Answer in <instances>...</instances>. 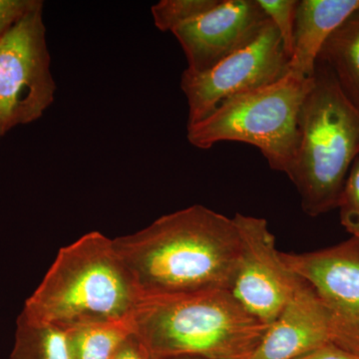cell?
<instances>
[{
  "label": "cell",
  "instance_id": "cell-1",
  "mask_svg": "<svg viewBox=\"0 0 359 359\" xmlns=\"http://www.w3.org/2000/svg\"><path fill=\"white\" fill-rule=\"evenodd\" d=\"M113 245L144 299L230 292L241 241L235 217L193 205L131 235L113 238Z\"/></svg>",
  "mask_w": 359,
  "mask_h": 359
},
{
  "label": "cell",
  "instance_id": "cell-2",
  "mask_svg": "<svg viewBox=\"0 0 359 359\" xmlns=\"http://www.w3.org/2000/svg\"><path fill=\"white\" fill-rule=\"evenodd\" d=\"M130 325L148 359H250L269 328L223 290L144 297Z\"/></svg>",
  "mask_w": 359,
  "mask_h": 359
},
{
  "label": "cell",
  "instance_id": "cell-3",
  "mask_svg": "<svg viewBox=\"0 0 359 359\" xmlns=\"http://www.w3.org/2000/svg\"><path fill=\"white\" fill-rule=\"evenodd\" d=\"M141 301L113 240L91 231L59 250L21 316L68 328L91 321H129Z\"/></svg>",
  "mask_w": 359,
  "mask_h": 359
},
{
  "label": "cell",
  "instance_id": "cell-4",
  "mask_svg": "<svg viewBox=\"0 0 359 359\" xmlns=\"http://www.w3.org/2000/svg\"><path fill=\"white\" fill-rule=\"evenodd\" d=\"M299 141L287 176L306 215L337 209L351 165L359 156V111L332 71L316 62L313 85L299 118Z\"/></svg>",
  "mask_w": 359,
  "mask_h": 359
},
{
  "label": "cell",
  "instance_id": "cell-5",
  "mask_svg": "<svg viewBox=\"0 0 359 359\" xmlns=\"http://www.w3.org/2000/svg\"><path fill=\"white\" fill-rule=\"evenodd\" d=\"M313 85L290 70L273 83L226 99L204 119L188 125L187 139L208 150L219 142H241L261 151L269 166L287 174L299 141V118Z\"/></svg>",
  "mask_w": 359,
  "mask_h": 359
},
{
  "label": "cell",
  "instance_id": "cell-6",
  "mask_svg": "<svg viewBox=\"0 0 359 359\" xmlns=\"http://www.w3.org/2000/svg\"><path fill=\"white\" fill-rule=\"evenodd\" d=\"M42 11L41 1L0 40V137L36 121L53 103L56 84Z\"/></svg>",
  "mask_w": 359,
  "mask_h": 359
},
{
  "label": "cell",
  "instance_id": "cell-7",
  "mask_svg": "<svg viewBox=\"0 0 359 359\" xmlns=\"http://www.w3.org/2000/svg\"><path fill=\"white\" fill-rule=\"evenodd\" d=\"M289 71V56L269 20L252 43L211 69L198 73L184 70L181 88L188 101V125L204 119L226 99L273 83Z\"/></svg>",
  "mask_w": 359,
  "mask_h": 359
},
{
  "label": "cell",
  "instance_id": "cell-8",
  "mask_svg": "<svg viewBox=\"0 0 359 359\" xmlns=\"http://www.w3.org/2000/svg\"><path fill=\"white\" fill-rule=\"evenodd\" d=\"M233 217L241 249L230 292L248 313L269 327L294 294L299 278L276 250L266 219L240 212Z\"/></svg>",
  "mask_w": 359,
  "mask_h": 359
},
{
  "label": "cell",
  "instance_id": "cell-9",
  "mask_svg": "<svg viewBox=\"0 0 359 359\" xmlns=\"http://www.w3.org/2000/svg\"><path fill=\"white\" fill-rule=\"evenodd\" d=\"M328 344L359 355V325L334 313L299 278L250 359H297Z\"/></svg>",
  "mask_w": 359,
  "mask_h": 359
},
{
  "label": "cell",
  "instance_id": "cell-10",
  "mask_svg": "<svg viewBox=\"0 0 359 359\" xmlns=\"http://www.w3.org/2000/svg\"><path fill=\"white\" fill-rule=\"evenodd\" d=\"M269 21L257 0H219L209 11L172 33L185 53L187 70L198 73L252 43Z\"/></svg>",
  "mask_w": 359,
  "mask_h": 359
},
{
  "label": "cell",
  "instance_id": "cell-11",
  "mask_svg": "<svg viewBox=\"0 0 359 359\" xmlns=\"http://www.w3.org/2000/svg\"><path fill=\"white\" fill-rule=\"evenodd\" d=\"M295 276L341 318L359 325V238L313 252H280Z\"/></svg>",
  "mask_w": 359,
  "mask_h": 359
},
{
  "label": "cell",
  "instance_id": "cell-12",
  "mask_svg": "<svg viewBox=\"0 0 359 359\" xmlns=\"http://www.w3.org/2000/svg\"><path fill=\"white\" fill-rule=\"evenodd\" d=\"M359 8V0H301L295 20L290 70L311 77L327 40Z\"/></svg>",
  "mask_w": 359,
  "mask_h": 359
},
{
  "label": "cell",
  "instance_id": "cell-13",
  "mask_svg": "<svg viewBox=\"0 0 359 359\" xmlns=\"http://www.w3.org/2000/svg\"><path fill=\"white\" fill-rule=\"evenodd\" d=\"M318 61L332 71L342 93L359 111V8L330 35Z\"/></svg>",
  "mask_w": 359,
  "mask_h": 359
},
{
  "label": "cell",
  "instance_id": "cell-14",
  "mask_svg": "<svg viewBox=\"0 0 359 359\" xmlns=\"http://www.w3.org/2000/svg\"><path fill=\"white\" fill-rule=\"evenodd\" d=\"M66 332L70 359H112L133 335L129 321H91Z\"/></svg>",
  "mask_w": 359,
  "mask_h": 359
},
{
  "label": "cell",
  "instance_id": "cell-15",
  "mask_svg": "<svg viewBox=\"0 0 359 359\" xmlns=\"http://www.w3.org/2000/svg\"><path fill=\"white\" fill-rule=\"evenodd\" d=\"M9 359H70L67 332L54 325L32 323L20 314Z\"/></svg>",
  "mask_w": 359,
  "mask_h": 359
},
{
  "label": "cell",
  "instance_id": "cell-16",
  "mask_svg": "<svg viewBox=\"0 0 359 359\" xmlns=\"http://www.w3.org/2000/svg\"><path fill=\"white\" fill-rule=\"evenodd\" d=\"M219 0H161L151 7L156 27L173 32L180 26L199 18L212 8Z\"/></svg>",
  "mask_w": 359,
  "mask_h": 359
},
{
  "label": "cell",
  "instance_id": "cell-17",
  "mask_svg": "<svg viewBox=\"0 0 359 359\" xmlns=\"http://www.w3.org/2000/svg\"><path fill=\"white\" fill-rule=\"evenodd\" d=\"M257 4L280 33L283 48L290 59L294 50L295 20H297L299 1L297 0H257Z\"/></svg>",
  "mask_w": 359,
  "mask_h": 359
},
{
  "label": "cell",
  "instance_id": "cell-18",
  "mask_svg": "<svg viewBox=\"0 0 359 359\" xmlns=\"http://www.w3.org/2000/svg\"><path fill=\"white\" fill-rule=\"evenodd\" d=\"M337 208L342 226L351 237L359 238V156L347 175Z\"/></svg>",
  "mask_w": 359,
  "mask_h": 359
},
{
  "label": "cell",
  "instance_id": "cell-19",
  "mask_svg": "<svg viewBox=\"0 0 359 359\" xmlns=\"http://www.w3.org/2000/svg\"><path fill=\"white\" fill-rule=\"evenodd\" d=\"M40 0H0V40L28 11L36 7Z\"/></svg>",
  "mask_w": 359,
  "mask_h": 359
},
{
  "label": "cell",
  "instance_id": "cell-20",
  "mask_svg": "<svg viewBox=\"0 0 359 359\" xmlns=\"http://www.w3.org/2000/svg\"><path fill=\"white\" fill-rule=\"evenodd\" d=\"M297 359H359V355L334 344H328Z\"/></svg>",
  "mask_w": 359,
  "mask_h": 359
},
{
  "label": "cell",
  "instance_id": "cell-21",
  "mask_svg": "<svg viewBox=\"0 0 359 359\" xmlns=\"http://www.w3.org/2000/svg\"><path fill=\"white\" fill-rule=\"evenodd\" d=\"M112 359H148L145 351H143L139 342L132 335L131 337L115 354Z\"/></svg>",
  "mask_w": 359,
  "mask_h": 359
},
{
  "label": "cell",
  "instance_id": "cell-22",
  "mask_svg": "<svg viewBox=\"0 0 359 359\" xmlns=\"http://www.w3.org/2000/svg\"><path fill=\"white\" fill-rule=\"evenodd\" d=\"M160 359H215V358H205V356H201V355H189V354H185V355L168 356V358H160Z\"/></svg>",
  "mask_w": 359,
  "mask_h": 359
}]
</instances>
